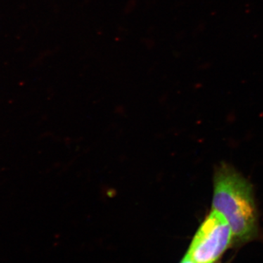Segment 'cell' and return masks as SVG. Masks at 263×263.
Returning <instances> with one entry per match:
<instances>
[{"instance_id": "6da1fadb", "label": "cell", "mask_w": 263, "mask_h": 263, "mask_svg": "<svg viewBox=\"0 0 263 263\" xmlns=\"http://www.w3.org/2000/svg\"><path fill=\"white\" fill-rule=\"evenodd\" d=\"M212 210L228 221L237 242L249 241L257 233V212L252 185L228 164L216 169Z\"/></svg>"}, {"instance_id": "7a4b0ae2", "label": "cell", "mask_w": 263, "mask_h": 263, "mask_svg": "<svg viewBox=\"0 0 263 263\" xmlns=\"http://www.w3.org/2000/svg\"><path fill=\"white\" fill-rule=\"evenodd\" d=\"M233 240L228 221L212 210L197 230L186 254L195 263H216Z\"/></svg>"}, {"instance_id": "3957f363", "label": "cell", "mask_w": 263, "mask_h": 263, "mask_svg": "<svg viewBox=\"0 0 263 263\" xmlns=\"http://www.w3.org/2000/svg\"><path fill=\"white\" fill-rule=\"evenodd\" d=\"M180 263H195L194 262L193 259L190 258V256L188 255L187 254H185L184 257L182 259V260L180 262Z\"/></svg>"}]
</instances>
